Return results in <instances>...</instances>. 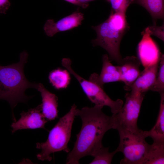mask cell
Instances as JSON below:
<instances>
[{"label": "cell", "mask_w": 164, "mask_h": 164, "mask_svg": "<svg viewBox=\"0 0 164 164\" xmlns=\"http://www.w3.org/2000/svg\"><path fill=\"white\" fill-rule=\"evenodd\" d=\"M142 38L138 44V58L144 68L159 63L161 54L155 42L152 39L148 27L141 33Z\"/></svg>", "instance_id": "cell-8"}, {"label": "cell", "mask_w": 164, "mask_h": 164, "mask_svg": "<svg viewBox=\"0 0 164 164\" xmlns=\"http://www.w3.org/2000/svg\"><path fill=\"white\" fill-rule=\"evenodd\" d=\"M108 148L105 147L103 146L97 150L92 155L94 159L90 164H111L113 157L118 152L115 150L112 152H110Z\"/></svg>", "instance_id": "cell-19"}, {"label": "cell", "mask_w": 164, "mask_h": 164, "mask_svg": "<svg viewBox=\"0 0 164 164\" xmlns=\"http://www.w3.org/2000/svg\"><path fill=\"white\" fill-rule=\"evenodd\" d=\"M102 61V68L100 75L94 73L91 75L89 80L95 82L102 88L105 83L121 81L118 65H113L107 54L103 56Z\"/></svg>", "instance_id": "cell-12"}, {"label": "cell", "mask_w": 164, "mask_h": 164, "mask_svg": "<svg viewBox=\"0 0 164 164\" xmlns=\"http://www.w3.org/2000/svg\"><path fill=\"white\" fill-rule=\"evenodd\" d=\"M75 5H78L83 8H86L88 6L87 3L83 2L80 0H64Z\"/></svg>", "instance_id": "cell-24"}, {"label": "cell", "mask_w": 164, "mask_h": 164, "mask_svg": "<svg viewBox=\"0 0 164 164\" xmlns=\"http://www.w3.org/2000/svg\"><path fill=\"white\" fill-rule=\"evenodd\" d=\"M77 109L76 106L73 104L70 111L60 119L50 131L46 141L36 143V148L41 150V152L36 155L38 160L50 161L52 159L51 154L52 153L61 151L69 152L68 144Z\"/></svg>", "instance_id": "cell-4"}, {"label": "cell", "mask_w": 164, "mask_h": 164, "mask_svg": "<svg viewBox=\"0 0 164 164\" xmlns=\"http://www.w3.org/2000/svg\"><path fill=\"white\" fill-rule=\"evenodd\" d=\"M141 62L135 56H127L123 58L121 63L118 65L121 81L125 84L124 89L130 91L133 84L139 76Z\"/></svg>", "instance_id": "cell-11"}, {"label": "cell", "mask_w": 164, "mask_h": 164, "mask_svg": "<svg viewBox=\"0 0 164 164\" xmlns=\"http://www.w3.org/2000/svg\"><path fill=\"white\" fill-rule=\"evenodd\" d=\"M159 63L145 68L131 87L130 91L145 94L151 90L156 77Z\"/></svg>", "instance_id": "cell-14"}, {"label": "cell", "mask_w": 164, "mask_h": 164, "mask_svg": "<svg viewBox=\"0 0 164 164\" xmlns=\"http://www.w3.org/2000/svg\"><path fill=\"white\" fill-rule=\"evenodd\" d=\"M70 73L67 69L58 68L50 71L49 74L50 83L56 90L67 88L71 80Z\"/></svg>", "instance_id": "cell-16"}, {"label": "cell", "mask_w": 164, "mask_h": 164, "mask_svg": "<svg viewBox=\"0 0 164 164\" xmlns=\"http://www.w3.org/2000/svg\"><path fill=\"white\" fill-rule=\"evenodd\" d=\"M151 35L156 36L164 41V23L161 26L156 25L155 23L153 25L148 27Z\"/></svg>", "instance_id": "cell-22"}, {"label": "cell", "mask_w": 164, "mask_h": 164, "mask_svg": "<svg viewBox=\"0 0 164 164\" xmlns=\"http://www.w3.org/2000/svg\"><path fill=\"white\" fill-rule=\"evenodd\" d=\"M120 138L119 145L116 150L123 154L120 164H143L150 145L146 141L145 131L141 129L131 131L118 130Z\"/></svg>", "instance_id": "cell-5"}, {"label": "cell", "mask_w": 164, "mask_h": 164, "mask_svg": "<svg viewBox=\"0 0 164 164\" xmlns=\"http://www.w3.org/2000/svg\"><path fill=\"white\" fill-rule=\"evenodd\" d=\"M71 61L64 58L62 60V66L72 75L79 83L84 93L95 105L109 107L113 114L118 113L124 104L123 101L118 99L115 101L111 99L104 90L103 88L95 82L87 80L77 73L71 67Z\"/></svg>", "instance_id": "cell-6"}, {"label": "cell", "mask_w": 164, "mask_h": 164, "mask_svg": "<svg viewBox=\"0 0 164 164\" xmlns=\"http://www.w3.org/2000/svg\"><path fill=\"white\" fill-rule=\"evenodd\" d=\"M20 115V118L11 125L12 133L21 129H45V125L48 121L42 113L41 104L29 109L26 112L22 111Z\"/></svg>", "instance_id": "cell-9"}, {"label": "cell", "mask_w": 164, "mask_h": 164, "mask_svg": "<svg viewBox=\"0 0 164 164\" xmlns=\"http://www.w3.org/2000/svg\"><path fill=\"white\" fill-rule=\"evenodd\" d=\"M84 19V14L77 10L56 22L52 19L46 21L43 29L47 36L52 37L56 33L72 29L81 25Z\"/></svg>", "instance_id": "cell-10"}, {"label": "cell", "mask_w": 164, "mask_h": 164, "mask_svg": "<svg viewBox=\"0 0 164 164\" xmlns=\"http://www.w3.org/2000/svg\"><path fill=\"white\" fill-rule=\"evenodd\" d=\"M92 28L97 35L96 38L92 40L93 45L104 48L108 53L110 60L120 65L123 59L120 51V44L129 28L125 14L112 10L106 20Z\"/></svg>", "instance_id": "cell-3"}, {"label": "cell", "mask_w": 164, "mask_h": 164, "mask_svg": "<svg viewBox=\"0 0 164 164\" xmlns=\"http://www.w3.org/2000/svg\"><path fill=\"white\" fill-rule=\"evenodd\" d=\"M103 108L95 105L76 109V116L80 117L82 125L76 135L73 148L67 155L66 164H79L81 158L92 156L103 146L102 140L105 133L110 129H115L113 115L105 114L102 111Z\"/></svg>", "instance_id": "cell-1"}, {"label": "cell", "mask_w": 164, "mask_h": 164, "mask_svg": "<svg viewBox=\"0 0 164 164\" xmlns=\"http://www.w3.org/2000/svg\"><path fill=\"white\" fill-rule=\"evenodd\" d=\"M28 56L25 51L20 55L19 61L6 66L0 65V99L7 101L12 108V119L16 121L13 109L19 102L26 103L32 96L25 94L26 90L32 88L37 89L38 84L32 83L26 78L24 72Z\"/></svg>", "instance_id": "cell-2"}, {"label": "cell", "mask_w": 164, "mask_h": 164, "mask_svg": "<svg viewBox=\"0 0 164 164\" xmlns=\"http://www.w3.org/2000/svg\"><path fill=\"white\" fill-rule=\"evenodd\" d=\"M143 6L155 20L163 19L164 16V0H135Z\"/></svg>", "instance_id": "cell-17"}, {"label": "cell", "mask_w": 164, "mask_h": 164, "mask_svg": "<svg viewBox=\"0 0 164 164\" xmlns=\"http://www.w3.org/2000/svg\"><path fill=\"white\" fill-rule=\"evenodd\" d=\"M145 94L131 91L126 93L125 101L119 111L113 114L116 129L131 131L139 129L137 121Z\"/></svg>", "instance_id": "cell-7"}, {"label": "cell", "mask_w": 164, "mask_h": 164, "mask_svg": "<svg viewBox=\"0 0 164 164\" xmlns=\"http://www.w3.org/2000/svg\"><path fill=\"white\" fill-rule=\"evenodd\" d=\"M110 2L112 8V10L126 13L127 9L129 5L134 0H106Z\"/></svg>", "instance_id": "cell-21"}, {"label": "cell", "mask_w": 164, "mask_h": 164, "mask_svg": "<svg viewBox=\"0 0 164 164\" xmlns=\"http://www.w3.org/2000/svg\"><path fill=\"white\" fill-rule=\"evenodd\" d=\"M81 2L84 3H87V2L94 0H80Z\"/></svg>", "instance_id": "cell-25"}, {"label": "cell", "mask_w": 164, "mask_h": 164, "mask_svg": "<svg viewBox=\"0 0 164 164\" xmlns=\"http://www.w3.org/2000/svg\"><path fill=\"white\" fill-rule=\"evenodd\" d=\"M164 164V143L153 142L150 145L143 164Z\"/></svg>", "instance_id": "cell-18"}, {"label": "cell", "mask_w": 164, "mask_h": 164, "mask_svg": "<svg viewBox=\"0 0 164 164\" xmlns=\"http://www.w3.org/2000/svg\"><path fill=\"white\" fill-rule=\"evenodd\" d=\"M10 5L9 0H0V14H5Z\"/></svg>", "instance_id": "cell-23"}, {"label": "cell", "mask_w": 164, "mask_h": 164, "mask_svg": "<svg viewBox=\"0 0 164 164\" xmlns=\"http://www.w3.org/2000/svg\"><path fill=\"white\" fill-rule=\"evenodd\" d=\"M150 91L164 93V56L162 54L159 65L158 71L155 83Z\"/></svg>", "instance_id": "cell-20"}, {"label": "cell", "mask_w": 164, "mask_h": 164, "mask_svg": "<svg viewBox=\"0 0 164 164\" xmlns=\"http://www.w3.org/2000/svg\"><path fill=\"white\" fill-rule=\"evenodd\" d=\"M42 97V112L48 121L54 120L58 117V97L54 94L47 90L41 83H38L37 89Z\"/></svg>", "instance_id": "cell-13"}, {"label": "cell", "mask_w": 164, "mask_h": 164, "mask_svg": "<svg viewBox=\"0 0 164 164\" xmlns=\"http://www.w3.org/2000/svg\"><path fill=\"white\" fill-rule=\"evenodd\" d=\"M160 95V108L156 122L151 129L145 133L146 137L151 138L153 142L164 143V93Z\"/></svg>", "instance_id": "cell-15"}]
</instances>
